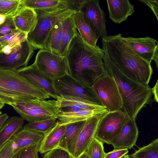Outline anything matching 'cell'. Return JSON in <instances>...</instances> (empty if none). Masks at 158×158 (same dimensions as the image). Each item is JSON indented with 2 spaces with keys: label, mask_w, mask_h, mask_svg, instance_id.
Here are the masks:
<instances>
[{
  "label": "cell",
  "mask_w": 158,
  "mask_h": 158,
  "mask_svg": "<svg viewBox=\"0 0 158 158\" xmlns=\"http://www.w3.org/2000/svg\"><path fill=\"white\" fill-rule=\"evenodd\" d=\"M78 158H90L85 152L81 154Z\"/></svg>",
  "instance_id": "44"
},
{
  "label": "cell",
  "mask_w": 158,
  "mask_h": 158,
  "mask_svg": "<svg viewBox=\"0 0 158 158\" xmlns=\"http://www.w3.org/2000/svg\"><path fill=\"white\" fill-rule=\"evenodd\" d=\"M0 100L9 105L16 101H31L29 98L0 87Z\"/></svg>",
  "instance_id": "31"
},
{
  "label": "cell",
  "mask_w": 158,
  "mask_h": 158,
  "mask_svg": "<svg viewBox=\"0 0 158 158\" xmlns=\"http://www.w3.org/2000/svg\"><path fill=\"white\" fill-rule=\"evenodd\" d=\"M128 152V149H114L106 154L104 158H121Z\"/></svg>",
  "instance_id": "39"
},
{
  "label": "cell",
  "mask_w": 158,
  "mask_h": 158,
  "mask_svg": "<svg viewBox=\"0 0 158 158\" xmlns=\"http://www.w3.org/2000/svg\"><path fill=\"white\" fill-rule=\"evenodd\" d=\"M27 34L17 29L12 33L0 37V44L2 46L8 43L22 42L27 39Z\"/></svg>",
  "instance_id": "35"
},
{
  "label": "cell",
  "mask_w": 158,
  "mask_h": 158,
  "mask_svg": "<svg viewBox=\"0 0 158 158\" xmlns=\"http://www.w3.org/2000/svg\"><path fill=\"white\" fill-rule=\"evenodd\" d=\"M24 120L16 116L8 118L0 129V148L22 129Z\"/></svg>",
  "instance_id": "24"
},
{
  "label": "cell",
  "mask_w": 158,
  "mask_h": 158,
  "mask_svg": "<svg viewBox=\"0 0 158 158\" xmlns=\"http://www.w3.org/2000/svg\"><path fill=\"white\" fill-rule=\"evenodd\" d=\"M92 87L102 106L106 107L108 112L122 110V98L115 81L112 77L106 74L98 78Z\"/></svg>",
  "instance_id": "8"
},
{
  "label": "cell",
  "mask_w": 158,
  "mask_h": 158,
  "mask_svg": "<svg viewBox=\"0 0 158 158\" xmlns=\"http://www.w3.org/2000/svg\"><path fill=\"white\" fill-rule=\"evenodd\" d=\"M5 104L0 100V110L5 106Z\"/></svg>",
  "instance_id": "45"
},
{
  "label": "cell",
  "mask_w": 158,
  "mask_h": 158,
  "mask_svg": "<svg viewBox=\"0 0 158 158\" xmlns=\"http://www.w3.org/2000/svg\"><path fill=\"white\" fill-rule=\"evenodd\" d=\"M121 158H131L129 155H128L127 154H126L125 155H124Z\"/></svg>",
  "instance_id": "46"
},
{
  "label": "cell",
  "mask_w": 158,
  "mask_h": 158,
  "mask_svg": "<svg viewBox=\"0 0 158 158\" xmlns=\"http://www.w3.org/2000/svg\"><path fill=\"white\" fill-rule=\"evenodd\" d=\"M139 131L135 120L129 118L118 134L110 142L114 149H129L135 145Z\"/></svg>",
  "instance_id": "16"
},
{
  "label": "cell",
  "mask_w": 158,
  "mask_h": 158,
  "mask_svg": "<svg viewBox=\"0 0 158 158\" xmlns=\"http://www.w3.org/2000/svg\"><path fill=\"white\" fill-rule=\"evenodd\" d=\"M18 73L32 84L56 100L58 97L54 87V80L48 76L32 64L20 68Z\"/></svg>",
  "instance_id": "15"
},
{
  "label": "cell",
  "mask_w": 158,
  "mask_h": 158,
  "mask_svg": "<svg viewBox=\"0 0 158 158\" xmlns=\"http://www.w3.org/2000/svg\"><path fill=\"white\" fill-rule=\"evenodd\" d=\"M34 10L37 14V23L34 28L27 34V40L34 50L44 49L49 33L57 21L78 11L71 4L52 8Z\"/></svg>",
  "instance_id": "4"
},
{
  "label": "cell",
  "mask_w": 158,
  "mask_h": 158,
  "mask_svg": "<svg viewBox=\"0 0 158 158\" xmlns=\"http://www.w3.org/2000/svg\"><path fill=\"white\" fill-rule=\"evenodd\" d=\"M24 7L34 9H46L69 5V0H21Z\"/></svg>",
  "instance_id": "27"
},
{
  "label": "cell",
  "mask_w": 158,
  "mask_h": 158,
  "mask_svg": "<svg viewBox=\"0 0 158 158\" xmlns=\"http://www.w3.org/2000/svg\"><path fill=\"white\" fill-rule=\"evenodd\" d=\"M2 113V112L0 110V114H1Z\"/></svg>",
  "instance_id": "48"
},
{
  "label": "cell",
  "mask_w": 158,
  "mask_h": 158,
  "mask_svg": "<svg viewBox=\"0 0 158 158\" xmlns=\"http://www.w3.org/2000/svg\"><path fill=\"white\" fill-rule=\"evenodd\" d=\"M10 106L24 120L29 122L57 119L60 108V102L55 99L16 101Z\"/></svg>",
  "instance_id": "5"
},
{
  "label": "cell",
  "mask_w": 158,
  "mask_h": 158,
  "mask_svg": "<svg viewBox=\"0 0 158 158\" xmlns=\"http://www.w3.org/2000/svg\"><path fill=\"white\" fill-rule=\"evenodd\" d=\"M8 115L6 113L1 114H0V129L8 119Z\"/></svg>",
  "instance_id": "41"
},
{
  "label": "cell",
  "mask_w": 158,
  "mask_h": 158,
  "mask_svg": "<svg viewBox=\"0 0 158 158\" xmlns=\"http://www.w3.org/2000/svg\"><path fill=\"white\" fill-rule=\"evenodd\" d=\"M57 119L51 118L35 122H29L23 127L24 129L45 134L55 124Z\"/></svg>",
  "instance_id": "30"
},
{
  "label": "cell",
  "mask_w": 158,
  "mask_h": 158,
  "mask_svg": "<svg viewBox=\"0 0 158 158\" xmlns=\"http://www.w3.org/2000/svg\"><path fill=\"white\" fill-rule=\"evenodd\" d=\"M73 15L65 19L63 22V36L60 53V56H65L69 45L77 32Z\"/></svg>",
  "instance_id": "26"
},
{
  "label": "cell",
  "mask_w": 158,
  "mask_h": 158,
  "mask_svg": "<svg viewBox=\"0 0 158 158\" xmlns=\"http://www.w3.org/2000/svg\"><path fill=\"white\" fill-rule=\"evenodd\" d=\"M34 49L27 39L8 52H0V69L17 70L27 66Z\"/></svg>",
  "instance_id": "12"
},
{
  "label": "cell",
  "mask_w": 158,
  "mask_h": 158,
  "mask_svg": "<svg viewBox=\"0 0 158 158\" xmlns=\"http://www.w3.org/2000/svg\"><path fill=\"white\" fill-rule=\"evenodd\" d=\"M103 62L106 74L114 80L123 102L122 110L135 120L142 108L154 102L152 88L125 75L105 53Z\"/></svg>",
  "instance_id": "3"
},
{
  "label": "cell",
  "mask_w": 158,
  "mask_h": 158,
  "mask_svg": "<svg viewBox=\"0 0 158 158\" xmlns=\"http://www.w3.org/2000/svg\"><path fill=\"white\" fill-rule=\"evenodd\" d=\"M3 47L0 44V52L2 50Z\"/></svg>",
  "instance_id": "47"
},
{
  "label": "cell",
  "mask_w": 158,
  "mask_h": 158,
  "mask_svg": "<svg viewBox=\"0 0 158 158\" xmlns=\"http://www.w3.org/2000/svg\"><path fill=\"white\" fill-rule=\"evenodd\" d=\"M78 11L81 13L84 21L98 40L108 36L106 15L98 0H81Z\"/></svg>",
  "instance_id": "10"
},
{
  "label": "cell",
  "mask_w": 158,
  "mask_h": 158,
  "mask_svg": "<svg viewBox=\"0 0 158 158\" xmlns=\"http://www.w3.org/2000/svg\"><path fill=\"white\" fill-rule=\"evenodd\" d=\"M13 17L16 29L27 34L34 28L37 23L35 10L21 5Z\"/></svg>",
  "instance_id": "18"
},
{
  "label": "cell",
  "mask_w": 158,
  "mask_h": 158,
  "mask_svg": "<svg viewBox=\"0 0 158 158\" xmlns=\"http://www.w3.org/2000/svg\"><path fill=\"white\" fill-rule=\"evenodd\" d=\"M105 113L93 117L86 120L70 152L73 158H78L85 152L95 138L99 122Z\"/></svg>",
  "instance_id": "14"
},
{
  "label": "cell",
  "mask_w": 158,
  "mask_h": 158,
  "mask_svg": "<svg viewBox=\"0 0 158 158\" xmlns=\"http://www.w3.org/2000/svg\"><path fill=\"white\" fill-rule=\"evenodd\" d=\"M54 87L58 96L79 98L102 106L92 87L81 83L69 74L54 80Z\"/></svg>",
  "instance_id": "7"
},
{
  "label": "cell",
  "mask_w": 158,
  "mask_h": 158,
  "mask_svg": "<svg viewBox=\"0 0 158 158\" xmlns=\"http://www.w3.org/2000/svg\"><path fill=\"white\" fill-rule=\"evenodd\" d=\"M66 128V125L60 124L57 121L46 133L40 143L39 152L46 153L59 147Z\"/></svg>",
  "instance_id": "19"
},
{
  "label": "cell",
  "mask_w": 158,
  "mask_h": 158,
  "mask_svg": "<svg viewBox=\"0 0 158 158\" xmlns=\"http://www.w3.org/2000/svg\"><path fill=\"white\" fill-rule=\"evenodd\" d=\"M6 16L0 13V25L3 23L5 21Z\"/></svg>",
  "instance_id": "43"
},
{
  "label": "cell",
  "mask_w": 158,
  "mask_h": 158,
  "mask_svg": "<svg viewBox=\"0 0 158 158\" xmlns=\"http://www.w3.org/2000/svg\"><path fill=\"white\" fill-rule=\"evenodd\" d=\"M14 149L11 138L0 148V158H12L15 154Z\"/></svg>",
  "instance_id": "38"
},
{
  "label": "cell",
  "mask_w": 158,
  "mask_h": 158,
  "mask_svg": "<svg viewBox=\"0 0 158 158\" xmlns=\"http://www.w3.org/2000/svg\"><path fill=\"white\" fill-rule=\"evenodd\" d=\"M132 49L139 56L151 63L155 61L158 69V42L152 37H123Z\"/></svg>",
  "instance_id": "13"
},
{
  "label": "cell",
  "mask_w": 158,
  "mask_h": 158,
  "mask_svg": "<svg viewBox=\"0 0 158 158\" xmlns=\"http://www.w3.org/2000/svg\"><path fill=\"white\" fill-rule=\"evenodd\" d=\"M104 52L127 77L141 84L148 85L153 73L151 63L138 55L121 34L102 39Z\"/></svg>",
  "instance_id": "2"
},
{
  "label": "cell",
  "mask_w": 158,
  "mask_h": 158,
  "mask_svg": "<svg viewBox=\"0 0 158 158\" xmlns=\"http://www.w3.org/2000/svg\"><path fill=\"white\" fill-rule=\"evenodd\" d=\"M21 0H0V13L13 16L21 6Z\"/></svg>",
  "instance_id": "33"
},
{
  "label": "cell",
  "mask_w": 158,
  "mask_h": 158,
  "mask_svg": "<svg viewBox=\"0 0 158 158\" xmlns=\"http://www.w3.org/2000/svg\"><path fill=\"white\" fill-rule=\"evenodd\" d=\"M32 64L54 80L69 74L66 57L55 54L47 50L39 51Z\"/></svg>",
  "instance_id": "9"
},
{
  "label": "cell",
  "mask_w": 158,
  "mask_h": 158,
  "mask_svg": "<svg viewBox=\"0 0 158 158\" xmlns=\"http://www.w3.org/2000/svg\"><path fill=\"white\" fill-rule=\"evenodd\" d=\"M149 7L158 20V0H139Z\"/></svg>",
  "instance_id": "40"
},
{
  "label": "cell",
  "mask_w": 158,
  "mask_h": 158,
  "mask_svg": "<svg viewBox=\"0 0 158 158\" xmlns=\"http://www.w3.org/2000/svg\"><path fill=\"white\" fill-rule=\"evenodd\" d=\"M66 18L58 20L52 27L45 43L44 49L60 56L63 36V22Z\"/></svg>",
  "instance_id": "22"
},
{
  "label": "cell",
  "mask_w": 158,
  "mask_h": 158,
  "mask_svg": "<svg viewBox=\"0 0 158 158\" xmlns=\"http://www.w3.org/2000/svg\"><path fill=\"white\" fill-rule=\"evenodd\" d=\"M44 134L24 129L23 128L12 137L14 152L18 151L25 148L40 143Z\"/></svg>",
  "instance_id": "20"
},
{
  "label": "cell",
  "mask_w": 158,
  "mask_h": 158,
  "mask_svg": "<svg viewBox=\"0 0 158 158\" xmlns=\"http://www.w3.org/2000/svg\"><path fill=\"white\" fill-rule=\"evenodd\" d=\"M109 17L115 23L120 24L135 12L134 6L128 0H107Z\"/></svg>",
  "instance_id": "17"
},
{
  "label": "cell",
  "mask_w": 158,
  "mask_h": 158,
  "mask_svg": "<svg viewBox=\"0 0 158 158\" xmlns=\"http://www.w3.org/2000/svg\"><path fill=\"white\" fill-rule=\"evenodd\" d=\"M43 158H73L67 151L59 147L46 153Z\"/></svg>",
  "instance_id": "37"
},
{
  "label": "cell",
  "mask_w": 158,
  "mask_h": 158,
  "mask_svg": "<svg viewBox=\"0 0 158 158\" xmlns=\"http://www.w3.org/2000/svg\"><path fill=\"white\" fill-rule=\"evenodd\" d=\"M86 120L66 125V128L60 141L59 147L69 153L78 135Z\"/></svg>",
  "instance_id": "23"
},
{
  "label": "cell",
  "mask_w": 158,
  "mask_h": 158,
  "mask_svg": "<svg viewBox=\"0 0 158 158\" xmlns=\"http://www.w3.org/2000/svg\"><path fill=\"white\" fill-rule=\"evenodd\" d=\"M56 100L60 104V108L66 106H74L83 110H94L106 109L105 106L96 105L84 100L69 97L58 96Z\"/></svg>",
  "instance_id": "28"
},
{
  "label": "cell",
  "mask_w": 158,
  "mask_h": 158,
  "mask_svg": "<svg viewBox=\"0 0 158 158\" xmlns=\"http://www.w3.org/2000/svg\"><path fill=\"white\" fill-rule=\"evenodd\" d=\"M108 112L106 109L94 110H81L77 111L65 112L59 110L57 121L61 124L85 121L93 117Z\"/></svg>",
  "instance_id": "21"
},
{
  "label": "cell",
  "mask_w": 158,
  "mask_h": 158,
  "mask_svg": "<svg viewBox=\"0 0 158 158\" xmlns=\"http://www.w3.org/2000/svg\"><path fill=\"white\" fill-rule=\"evenodd\" d=\"M90 158H104L103 143L95 138L85 152Z\"/></svg>",
  "instance_id": "32"
},
{
  "label": "cell",
  "mask_w": 158,
  "mask_h": 158,
  "mask_svg": "<svg viewBox=\"0 0 158 158\" xmlns=\"http://www.w3.org/2000/svg\"><path fill=\"white\" fill-rule=\"evenodd\" d=\"M152 91L154 96V100L156 102H158V80L155 86L152 88Z\"/></svg>",
  "instance_id": "42"
},
{
  "label": "cell",
  "mask_w": 158,
  "mask_h": 158,
  "mask_svg": "<svg viewBox=\"0 0 158 158\" xmlns=\"http://www.w3.org/2000/svg\"><path fill=\"white\" fill-rule=\"evenodd\" d=\"M0 87L25 96L32 101L46 100L50 97L20 75L17 70L0 69Z\"/></svg>",
  "instance_id": "6"
},
{
  "label": "cell",
  "mask_w": 158,
  "mask_h": 158,
  "mask_svg": "<svg viewBox=\"0 0 158 158\" xmlns=\"http://www.w3.org/2000/svg\"><path fill=\"white\" fill-rule=\"evenodd\" d=\"M73 18L76 27L81 38L89 44L97 46L98 40L84 21L81 13L77 11L73 15Z\"/></svg>",
  "instance_id": "25"
},
{
  "label": "cell",
  "mask_w": 158,
  "mask_h": 158,
  "mask_svg": "<svg viewBox=\"0 0 158 158\" xmlns=\"http://www.w3.org/2000/svg\"><path fill=\"white\" fill-rule=\"evenodd\" d=\"M104 50L84 41L78 32L70 42L65 56L69 74L81 83L92 87L98 78L105 74Z\"/></svg>",
  "instance_id": "1"
},
{
  "label": "cell",
  "mask_w": 158,
  "mask_h": 158,
  "mask_svg": "<svg viewBox=\"0 0 158 158\" xmlns=\"http://www.w3.org/2000/svg\"><path fill=\"white\" fill-rule=\"evenodd\" d=\"M131 158H158V139L139 148L130 156Z\"/></svg>",
  "instance_id": "29"
},
{
  "label": "cell",
  "mask_w": 158,
  "mask_h": 158,
  "mask_svg": "<svg viewBox=\"0 0 158 158\" xmlns=\"http://www.w3.org/2000/svg\"><path fill=\"white\" fill-rule=\"evenodd\" d=\"M40 143L25 148L18 151L12 158H38Z\"/></svg>",
  "instance_id": "34"
},
{
  "label": "cell",
  "mask_w": 158,
  "mask_h": 158,
  "mask_svg": "<svg viewBox=\"0 0 158 158\" xmlns=\"http://www.w3.org/2000/svg\"><path fill=\"white\" fill-rule=\"evenodd\" d=\"M130 117L122 110L108 112L101 118L95 138L109 144L120 132Z\"/></svg>",
  "instance_id": "11"
},
{
  "label": "cell",
  "mask_w": 158,
  "mask_h": 158,
  "mask_svg": "<svg viewBox=\"0 0 158 158\" xmlns=\"http://www.w3.org/2000/svg\"><path fill=\"white\" fill-rule=\"evenodd\" d=\"M16 29L13 16H6L5 22L0 25V37L8 35Z\"/></svg>",
  "instance_id": "36"
}]
</instances>
